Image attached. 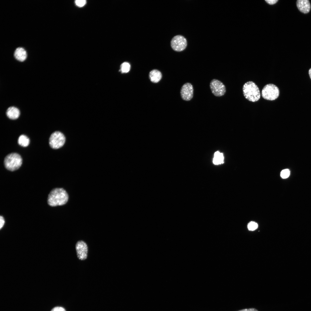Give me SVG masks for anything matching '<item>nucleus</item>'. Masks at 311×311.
Wrapping results in <instances>:
<instances>
[{"instance_id": "f257e3e1", "label": "nucleus", "mask_w": 311, "mask_h": 311, "mask_svg": "<svg viewBox=\"0 0 311 311\" xmlns=\"http://www.w3.org/2000/svg\"><path fill=\"white\" fill-rule=\"evenodd\" d=\"M68 200V196L66 191L62 188H56L50 193L48 202L49 205L55 206L65 204Z\"/></svg>"}, {"instance_id": "f03ea898", "label": "nucleus", "mask_w": 311, "mask_h": 311, "mask_svg": "<svg viewBox=\"0 0 311 311\" xmlns=\"http://www.w3.org/2000/svg\"><path fill=\"white\" fill-rule=\"evenodd\" d=\"M243 93L245 98L252 102H256L259 100L261 94L259 89L253 82L251 81L245 83L242 88Z\"/></svg>"}, {"instance_id": "7ed1b4c3", "label": "nucleus", "mask_w": 311, "mask_h": 311, "mask_svg": "<svg viewBox=\"0 0 311 311\" xmlns=\"http://www.w3.org/2000/svg\"><path fill=\"white\" fill-rule=\"evenodd\" d=\"M22 159L20 156L16 153H12L5 158L4 164L8 170L14 171L18 169L21 166Z\"/></svg>"}, {"instance_id": "20e7f679", "label": "nucleus", "mask_w": 311, "mask_h": 311, "mask_svg": "<svg viewBox=\"0 0 311 311\" xmlns=\"http://www.w3.org/2000/svg\"><path fill=\"white\" fill-rule=\"evenodd\" d=\"M279 93V89L276 85L269 84L263 87L261 91V95L265 99L272 101L278 97Z\"/></svg>"}, {"instance_id": "39448f33", "label": "nucleus", "mask_w": 311, "mask_h": 311, "mask_svg": "<svg viewBox=\"0 0 311 311\" xmlns=\"http://www.w3.org/2000/svg\"><path fill=\"white\" fill-rule=\"evenodd\" d=\"M65 138L64 135L59 131H56L51 135L49 139L50 147L54 149H59L65 144Z\"/></svg>"}, {"instance_id": "423d86ee", "label": "nucleus", "mask_w": 311, "mask_h": 311, "mask_svg": "<svg viewBox=\"0 0 311 311\" xmlns=\"http://www.w3.org/2000/svg\"><path fill=\"white\" fill-rule=\"evenodd\" d=\"M210 87L212 94L217 97L223 96L226 92L225 85L221 81L216 79H213L211 80Z\"/></svg>"}, {"instance_id": "0eeeda50", "label": "nucleus", "mask_w": 311, "mask_h": 311, "mask_svg": "<svg viewBox=\"0 0 311 311\" xmlns=\"http://www.w3.org/2000/svg\"><path fill=\"white\" fill-rule=\"evenodd\" d=\"M171 45L172 49L177 52L184 50L187 46V41L183 36L178 35L174 37L171 41Z\"/></svg>"}, {"instance_id": "6e6552de", "label": "nucleus", "mask_w": 311, "mask_h": 311, "mask_svg": "<svg viewBox=\"0 0 311 311\" xmlns=\"http://www.w3.org/2000/svg\"><path fill=\"white\" fill-rule=\"evenodd\" d=\"M194 88L192 84L187 82L181 87L180 92L181 98L185 101L191 100L194 96Z\"/></svg>"}, {"instance_id": "1a4fd4ad", "label": "nucleus", "mask_w": 311, "mask_h": 311, "mask_svg": "<svg viewBox=\"0 0 311 311\" xmlns=\"http://www.w3.org/2000/svg\"><path fill=\"white\" fill-rule=\"evenodd\" d=\"M75 248L78 258L81 260L86 259L88 253L86 244L83 241L79 240L76 243Z\"/></svg>"}, {"instance_id": "9d476101", "label": "nucleus", "mask_w": 311, "mask_h": 311, "mask_svg": "<svg viewBox=\"0 0 311 311\" xmlns=\"http://www.w3.org/2000/svg\"><path fill=\"white\" fill-rule=\"evenodd\" d=\"M296 5L299 10L304 14L308 13L311 8L310 3L308 0H297Z\"/></svg>"}, {"instance_id": "9b49d317", "label": "nucleus", "mask_w": 311, "mask_h": 311, "mask_svg": "<svg viewBox=\"0 0 311 311\" xmlns=\"http://www.w3.org/2000/svg\"><path fill=\"white\" fill-rule=\"evenodd\" d=\"M6 113L8 118L14 120L16 119L19 117L20 111L17 108L14 106H11L7 108Z\"/></svg>"}, {"instance_id": "f8f14e48", "label": "nucleus", "mask_w": 311, "mask_h": 311, "mask_svg": "<svg viewBox=\"0 0 311 311\" xmlns=\"http://www.w3.org/2000/svg\"><path fill=\"white\" fill-rule=\"evenodd\" d=\"M14 56L15 58L20 62L24 61L27 57L26 52L23 48L19 47L17 48L14 51Z\"/></svg>"}, {"instance_id": "ddd939ff", "label": "nucleus", "mask_w": 311, "mask_h": 311, "mask_svg": "<svg viewBox=\"0 0 311 311\" xmlns=\"http://www.w3.org/2000/svg\"><path fill=\"white\" fill-rule=\"evenodd\" d=\"M162 77L161 73L157 70H153L149 73V77L151 81L153 83L158 82L161 79Z\"/></svg>"}, {"instance_id": "4468645a", "label": "nucleus", "mask_w": 311, "mask_h": 311, "mask_svg": "<svg viewBox=\"0 0 311 311\" xmlns=\"http://www.w3.org/2000/svg\"><path fill=\"white\" fill-rule=\"evenodd\" d=\"M224 157L222 153L219 151L216 152L214 155L213 163L215 165L221 164L223 163Z\"/></svg>"}, {"instance_id": "2eb2a0df", "label": "nucleus", "mask_w": 311, "mask_h": 311, "mask_svg": "<svg viewBox=\"0 0 311 311\" xmlns=\"http://www.w3.org/2000/svg\"><path fill=\"white\" fill-rule=\"evenodd\" d=\"M18 144L23 147H27L29 144L30 140L26 136L22 134L19 137L18 140Z\"/></svg>"}, {"instance_id": "dca6fc26", "label": "nucleus", "mask_w": 311, "mask_h": 311, "mask_svg": "<svg viewBox=\"0 0 311 311\" xmlns=\"http://www.w3.org/2000/svg\"><path fill=\"white\" fill-rule=\"evenodd\" d=\"M130 68V64L126 62L122 63L121 65V68L120 71L122 73H126L128 72Z\"/></svg>"}, {"instance_id": "f3484780", "label": "nucleus", "mask_w": 311, "mask_h": 311, "mask_svg": "<svg viewBox=\"0 0 311 311\" xmlns=\"http://www.w3.org/2000/svg\"><path fill=\"white\" fill-rule=\"evenodd\" d=\"M257 224L254 221H251L248 224L247 227L248 230L250 231H254L258 227Z\"/></svg>"}, {"instance_id": "a211bd4d", "label": "nucleus", "mask_w": 311, "mask_h": 311, "mask_svg": "<svg viewBox=\"0 0 311 311\" xmlns=\"http://www.w3.org/2000/svg\"><path fill=\"white\" fill-rule=\"evenodd\" d=\"M290 174V171L288 169H286L282 170L280 173V176L283 179H286L288 178Z\"/></svg>"}, {"instance_id": "6ab92c4d", "label": "nucleus", "mask_w": 311, "mask_h": 311, "mask_svg": "<svg viewBox=\"0 0 311 311\" xmlns=\"http://www.w3.org/2000/svg\"><path fill=\"white\" fill-rule=\"evenodd\" d=\"M85 0H77L75 1L76 4L78 6L81 7L84 6L86 3Z\"/></svg>"}, {"instance_id": "aec40b11", "label": "nucleus", "mask_w": 311, "mask_h": 311, "mask_svg": "<svg viewBox=\"0 0 311 311\" xmlns=\"http://www.w3.org/2000/svg\"><path fill=\"white\" fill-rule=\"evenodd\" d=\"M51 311H66V310L63 307L57 306L53 308Z\"/></svg>"}, {"instance_id": "412c9836", "label": "nucleus", "mask_w": 311, "mask_h": 311, "mask_svg": "<svg viewBox=\"0 0 311 311\" xmlns=\"http://www.w3.org/2000/svg\"><path fill=\"white\" fill-rule=\"evenodd\" d=\"M267 3L273 5L276 3L278 1L277 0H266L265 1Z\"/></svg>"}, {"instance_id": "4be33fe9", "label": "nucleus", "mask_w": 311, "mask_h": 311, "mask_svg": "<svg viewBox=\"0 0 311 311\" xmlns=\"http://www.w3.org/2000/svg\"><path fill=\"white\" fill-rule=\"evenodd\" d=\"M4 223H5V221H4V219L3 217L2 216H1L0 217V229H1V228L3 226V225L4 224Z\"/></svg>"}, {"instance_id": "5701e85b", "label": "nucleus", "mask_w": 311, "mask_h": 311, "mask_svg": "<svg viewBox=\"0 0 311 311\" xmlns=\"http://www.w3.org/2000/svg\"><path fill=\"white\" fill-rule=\"evenodd\" d=\"M238 311H258L257 310L254 308L245 309Z\"/></svg>"}, {"instance_id": "b1692460", "label": "nucleus", "mask_w": 311, "mask_h": 311, "mask_svg": "<svg viewBox=\"0 0 311 311\" xmlns=\"http://www.w3.org/2000/svg\"><path fill=\"white\" fill-rule=\"evenodd\" d=\"M309 74L310 75V77L311 79V68H310L309 71Z\"/></svg>"}]
</instances>
